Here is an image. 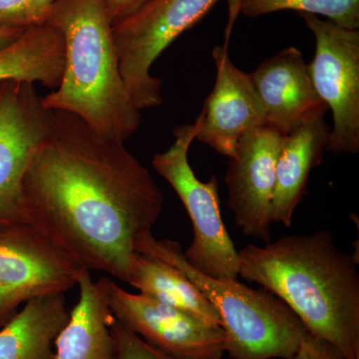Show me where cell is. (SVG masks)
I'll use <instances>...</instances> for the list:
<instances>
[{
	"instance_id": "1",
	"label": "cell",
	"mask_w": 359,
	"mask_h": 359,
	"mask_svg": "<svg viewBox=\"0 0 359 359\" xmlns=\"http://www.w3.org/2000/svg\"><path fill=\"white\" fill-rule=\"evenodd\" d=\"M50 111L48 133L23 179L28 222L84 269L127 283L135 244L152 233L164 194L124 142Z\"/></svg>"
},
{
	"instance_id": "2",
	"label": "cell",
	"mask_w": 359,
	"mask_h": 359,
	"mask_svg": "<svg viewBox=\"0 0 359 359\" xmlns=\"http://www.w3.org/2000/svg\"><path fill=\"white\" fill-rule=\"evenodd\" d=\"M238 252V276L282 299L311 337L359 359L358 259L332 233L285 236Z\"/></svg>"
},
{
	"instance_id": "3",
	"label": "cell",
	"mask_w": 359,
	"mask_h": 359,
	"mask_svg": "<svg viewBox=\"0 0 359 359\" xmlns=\"http://www.w3.org/2000/svg\"><path fill=\"white\" fill-rule=\"evenodd\" d=\"M45 22L65 40L57 88L42 97L49 110L65 111L105 138L124 142L142 121L120 73L113 21L106 0H56Z\"/></svg>"
},
{
	"instance_id": "4",
	"label": "cell",
	"mask_w": 359,
	"mask_h": 359,
	"mask_svg": "<svg viewBox=\"0 0 359 359\" xmlns=\"http://www.w3.org/2000/svg\"><path fill=\"white\" fill-rule=\"evenodd\" d=\"M138 254L157 257L181 271L218 311L231 359H292L308 330L276 295L238 280H215L189 264L178 242L152 233L135 244Z\"/></svg>"
},
{
	"instance_id": "5",
	"label": "cell",
	"mask_w": 359,
	"mask_h": 359,
	"mask_svg": "<svg viewBox=\"0 0 359 359\" xmlns=\"http://www.w3.org/2000/svg\"><path fill=\"white\" fill-rule=\"evenodd\" d=\"M174 137L171 147L154 156L152 166L174 189L192 222V244L184 257L203 275L215 280H238V252L222 217L218 180L212 176L209 181H201L189 162L195 126L176 127Z\"/></svg>"
},
{
	"instance_id": "6",
	"label": "cell",
	"mask_w": 359,
	"mask_h": 359,
	"mask_svg": "<svg viewBox=\"0 0 359 359\" xmlns=\"http://www.w3.org/2000/svg\"><path fill=\"white\" fill-rule=\"evenodd\" d=\"M219 0H149L113 25L120 73L140 111L163 102V81L151 68L182 33L197 25Z\"/></svg>"
},
{
	"instance_id": "7",
	"label": "cell",
	"mask_w": 359,
	"mask_h": 359,
	"mask_svg": "<svg viewBox=\"0 0 359 359\" xmlns=\"http://www.w3.org/2000/svg\"><path fill=\"white\" fill-rule=\"evenodd\" d=\"M83 269L29 222L0 224V327L30 299L77 287Z\"/></svg>"
},
{
	"instance_id": "8",
	"label": "cell",
	"mask_w": 359,
	"mask_h": 359,
	"mask_svg": "<svg viewBox=\"0 0 359 359\" xmlns=\"http://www.w3.org/2000/svg\"><path fill=\"white\" fill-rule=\"evenodd\" d=\"M316 41L308 65L316 93L332 110L327 151L358 154L359 151V32L340 27L313 14H299Z\"/></svg>"
},
{
	"instance_id": "9",
	"label": "cell",
	"mask_w": 359,
	"mask_h": 359,
	"mask_svg": "<svg viewBox=\"0 0 359 359\" xmlns=\"http://www.w3.org/2000/svg\"><path fill=\"white\" fill-rule=\"evenodd\" d=\"M50 118L35 84L0 83V224L28 222L23 179L33 153L48 133Z\"/></svg>"
},
{
	"instance_id": "10",
	"label": "cell",
	"mask_w": 359,
	"mask_h": 359,
	"mask_svg": "<svg viewBox=\"0 0 359 359\" xmlns=\"http://www.w3.org/2000/svg\"><path fill=\"white\" fill-rule=\"evenodd\" d=\"M109 304L116 320L173 358L222 359L226 353V334L219 325L146 295L131 294L112 280Z\"/></svg>"
},
{
	"instance_id": "11",
	"label": "cell",
	"mask_w": 359,
	"mask_h": 359,
	"mask_svg": "<svg viewBox=\"0 0 359 359\" xmlns=\"http://www.w3.org/2000/svg\"><path fill=\"white\" fill-rule=\"evenodd\" d=\"M282 141L283 135L266 125L245 134L236 155L229 159L224 177L226 205L236 226L248 237L266 243L271 238V205Z\"/></svg>"
},
{
	"instance_id": "12",
	"label": "cell",
	"mask_w": 359,
	"mask_h": 359,
	"mask_svg": "<svg viewBox=\"0 0 359 359\" xmlns=\"http://www.w3.org/2000/svg\"><path fill=\"white\" fill-rule=\"evenodd\" d=\"M212 55L216 82L194 124L195 139L231 159L245 134L266 126V113L250 74L233 65L226 46L215 47Z\"/></svg>"
},
{
	"instance_id": "13",
	"label": "cell",
	"mask_w": 359,
	"mask_h": 359,
	"mask_svg": "<svg viewBox=\"0 0 359 359\" xmlns=\"http://www.w3.org/2000/svg\"><path fill=\"white\" fill-rule=\"evenodd\" d=\"M250 76L263 104L266 126L283 136L327 114V104L316 93L308 65L295 47L266 59Z\"/></svg>"
},
{
	"instance_id": "14",
	"label": "cell",
	"mask_w": 359,
	"mask_h": 359,
	"mask_svg": "<svg viewBox=\"0 0 359 359\" xmlns=\"http://www.w3.org/2000/svg\"><path fill=\"white\" fill-rule=\"evenodd\" d=\"M109 280L94 282L88 269L82 271L77 283L79 299L55 340V359H117Z\"/></svg>"
},
{
	"instance_id": "15",
	"label": "cell",
	"mask_w": 359,
	"mask_h": 359,
	"mask_svg": "<svg viewBox=\"0 0 359 359\" xmlns=\"http://www.w3.org/2000/svg\"><path fill=\"white\" fill-rule=\"evenodd\" d=\"M330 128L325 116L302 123L283 136L276 170L271 219L290 228L297 205L302 202L309 175L318 166L327 151Z\"/></svg>"
},
{
	"instance_id": "16",
	"label": "cell",
	"mask_w": 359,
	"mask_h": 359,
	"mask_svg": "<svg viewBox=\"0 0 359 359\" xmlns=\"http://www.w3.org/2000/svg\"><path fill=\"white\" fill-rule=\"evenodd\" d=\"M69 316L65 294L30 299L0 327V359H55V340Z\"/></svg>"
},
{
	"instance_id": "17",
	"label": "cell",
	"mask_w": 359,
	"mask_h": 359,
	"mask_svg": "<svg viewBox=\"0 0 359 359\" xmlns=\"http://www.w3.org/2000/svg\"><path fill=\"white\" fill-rule=\"evenodd\" d=\"M65 59V40L57 28L47 22L30 26L13 43L0 48V83L28 82L56 89Z\"/></svg>"
},
{
	"instance_id": "18",
	"label": "cell",
	"mask_w": 359,
	"mask_h": 359,
	"mask_svg": "<svg viewBox=\"0 0 359 359\" xmlns=\"http://www.w3.org/2000/svg\"><path fill=\"white\" fill-rule=\"evenodd\" d=\"M127 283L141 294L222 327L221 316L209 299L181 271L162 259L137 255Z\"/></svg>"
},
{
	"instance_id": "19",
	"label": "cell",
	"mask_w": 359,
	"mask_h": 359,
	"mask_svg": "<svg viewBox=\"0 0 359 359\" xmlns=\"http://www.w3.org/2000/svg\"><path fill=\"white\" fill-rule=\"evenodd\" d=\"M282 11L325 16L340 27L359 28V0H240L238 13L259 18Z\"/></svg>"
},
{
	"instance_id": "20",
	"label": "cell",
	"mask_w": 359,
	"mask_h": 359,
	"mask_svg": "<svg viewBox=\"0 0 359 359\" xmlns=\"http://www.w3.org/2000/svg\"><path fill=\"white\" fill-rule=\"evenodd\" d=\"M112 334L117 349V359H178L150 346L116 318L113 321Z\"/></svg>"
},
{
	"instance_id": "21",
	"label": "cell",
	"mask_w": 359,
	"mask_h": 359,
	"mask_svg": "<svg viewBox=\"0 0 359 359\" xmlns=\"http://www.w3.org/2000/svg\"><path fill=\"white\" fill-rule=\"evenodd\" d=\"M33 25L32 0H0V26L25 30Z\"/></svg>"
},
{
	"instance_id": "22",
	"label": "cell",
	"mask_w": 359,
	"mask_h": 359,
	"mask_svg": "<svg viewBox=\"0 0 359 359\" xmlns=\"http://www.w3.org/2000/svg\"><path fill=\"white\" fill-rule=\"evenodd\" d=\"M292 359H346L330 342L306 334Z\"/></svg>"
},
{
	"instance_id": "23",
	"label": "cell",
	"mask_w": 359,
	"mask_h": 359,
	"mask_svg": "<svg viewBox=\"0 0 359 359\" xmlns=\"http://www.w3.org/2000/svg\"><path fill=\"white\" fill-rule=\"evenodd\" d=\"M149 0H106L113 25L141 8Z\"/></svg>"
},
{
	"instance_id": "24",
	"label": "cell",
	"mask_w": 359,
	"mask_h": 359,
	"mask_svg": "<svg viewBox=\"0 0 359 359\" xmlns=\"http://www.w3.org/2000/svg\"><path fill=\"white\" fill-rule=\"evenodd\" d=\"M56 0H32V18L34 25H43Z\"/></svg>"
},
{
	"instance_id": "25",
	"label": "cell",
	"mask_w": 359,
	"mask_h": 359,
	"mask_svg": "<svg viewBox=\"0 0 359 359\" xmlns=\"http://www.w3.org/2000/svg\"><path fill=\"white\" fill-rule=\"evenodd\" d=\"M25 30L11 29V28L0 26V48L13 43L14 40L18 39Z\"/></svg>"
}]
</instances>
